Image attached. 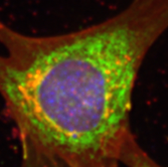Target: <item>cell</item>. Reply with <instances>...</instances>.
I'll list each match as a JSON object with an SVG mask.
<instances>
[{"mask_svg":"<svg viewBox=\"0 0 168 167\" xmlns=\"http://www.w3.org/2000/svg\"><path fill=\"white\" fill-rule=\"evenodd\" d=\"M167 27L168 0L52 36L0 20V94L26 141L67 167H119L139 67Z\"/></svg>","mask_w":168,"mask_h":167,"instance_id":"obj_1","label":"cell"},{"mask_svg":"<svg viewBox=\"0 0 168 167\" xmlns=\"http://www.w3.org/2000/svg\"><path fill=\"white\" fill-rule=\"evenodd\" d=\"M120 162L126 167H162L139 146L132 133L123 145Z\"/></svg>","mask_w":168,"mask_h":167,"instance_id":"obj_2","label":"cell"},{"mask_svg":"<svg viewBox=\"0 0 168 167\" xmlns=\"http://www.w3.org/2000/svg\"><path fill=\"white\" fill-rule=\"evenodd\" d=\"M26 145L30 147L31 155L29 158L26 159L24 167H67L59 159L39 150L33 145L27 143V142Z\"/></svg>","mask_w":168,"mask_h":167,"instance_id":"obj_3","label":"cell"}]
</instances>
